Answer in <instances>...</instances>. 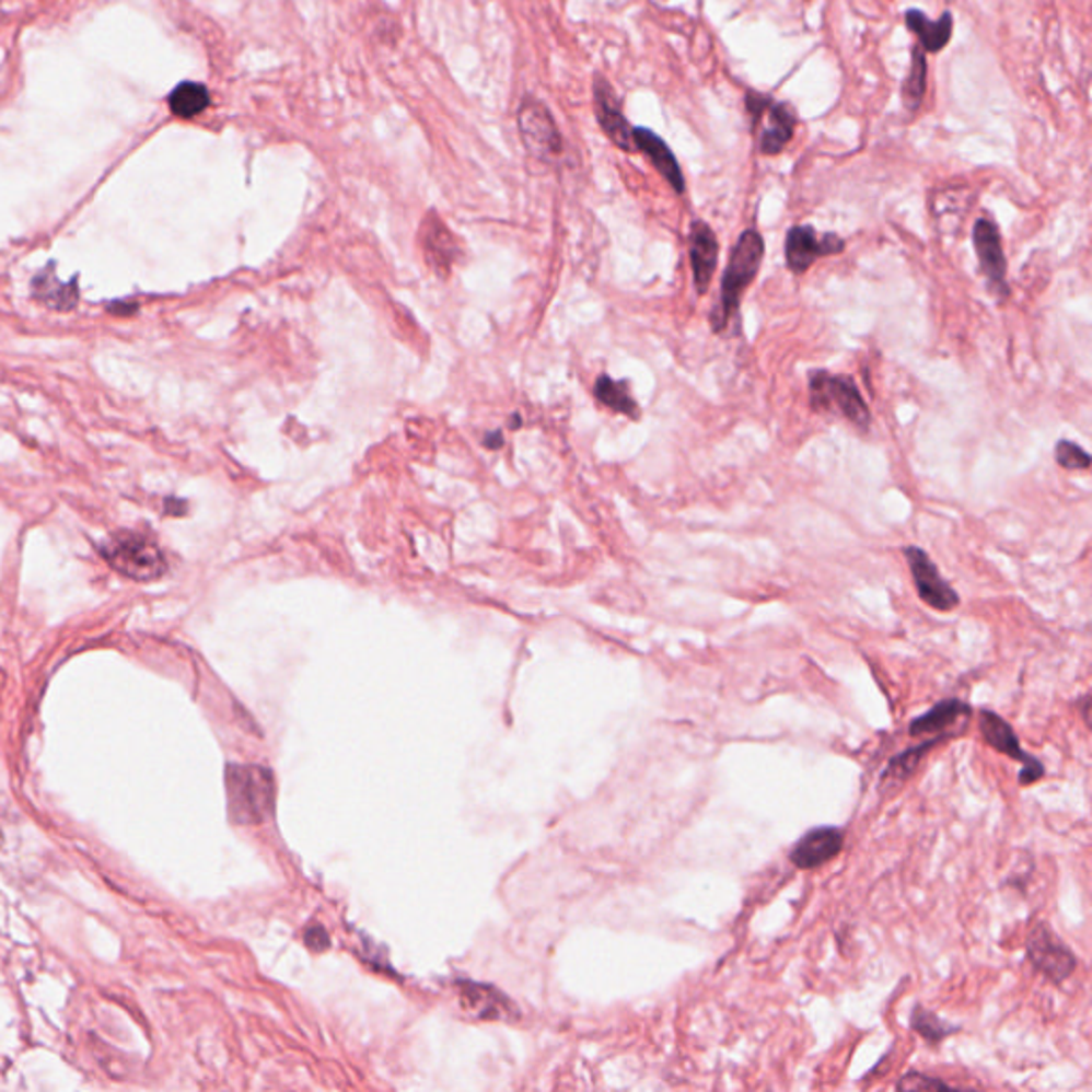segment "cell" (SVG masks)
Here are the masks:
<instances>
[{
    "label": "cell",
    "instance_id": "3",
    "mask_svg": "<svg viewBox=\"0 0 1092 1092\" xmlns=\"http://www.w3.org/2000/svg\"><path fill=\"white\" fill-rule=\"evenodd\" d=\"M107 564L135 581H154L165 574L167 559L159 545L137 532H118L103 548Z\"/></svg>",
    "mask_w": 1092,
    "mask_h": 1092
},
{
    "label": "cell",
    "instance_id": "12",
    "mask_svg": "<svg viewBox=\"0 0 1092 1092\" xmlns=\"http://www.w3.org/2000/svg\"><path fill=\"white\" fill-rule=\"evenodd\" d=\"M593 103H595L597 123H600L602 130L608 135V139L615 146H619L621 150H626V152L636 150L634 148V128L630 127V123L624 116L619 96L615 94V90L611 88V84L606 80H602V78H595Z\"/></svg>",
    "mask_w": 1092,
    "mask_h": 1092
},
{
    "label": "cell",
    "instance_id": "16",
    "mask_svg": "<svg viewBox=\"0 0 1092 1092\" xmlns=\"http://www.w3.org/2000/svg\"><path fill=\"white\" fill-rule=\"evenodd\" d=\"M971 715V707L961 700H945L937 707H932L928 713L920 715L918 719L911 721L909 732L911 736H937V734H954V728L965 725L966 719Z\"/></svg>",
    "mask_w": 1092,
    "mask_h": 1092
},
{
    "label": "cell",
    "instance_id": "1",
    "mask_svg": "<svg viewBox=\"0 0 1092 1092\" xmlns=\"http://www.w3.org/2000/svg\"><path fill=\"white\" fill-rule=\"evenodd\" d=\"M762 258H764L762 235L757 233L756 229L743 231V235L739 237V242L734 244V248L730 253L728 267H725L723 278H721L719 303L715 305L713 314H711V327H713L715 334H723L728 329V325L732 323V318L739 316L741 299H743L745 291L752 287V282L756 280Z\"/></svg>",
    "mask_w": 1092,
    "mask_h": 1092
},
{
    "label": "cell",
    "instance_id": "20",
    "mask_svg": "<svg viewBox=\"0 0 1092 1092\" xmlns=\"http://www.w3.org/2000/svg\"><path fill=\"white\" fill-rule=\"evenodd\" d=\"M422 246L433 267H449L453 263L455 242L449 229L442 224L438 216H429L422 226Z\"/></svg>",
    "mask_w": 1092,
    "mask_h": 1092
},
{
    "label": "cell",
    "instance_id": "26",
    "mask_svg": "<svg viewBox=\"0 0 1092 1092\" xmlns=\"http://www.w3.org/2000/svg\"><path fill=\"white\" fill-rule=\"evenodd\" d=\"M948 1087L945 1082L941 1080H932V1078H926V1076H918V1073H911L907 1076L905 1080L898 1082V1089L901 1091H920V1089H943Z\"/></svg>",
    "mask_w": 1092,
    "mask_h": 1092
},
{
    "label": "cell",
    "instance_id": "7",
    "mask_svg": "<svg viewBox=\"0 0 1092 1092\" xmlns=\"http://www.w3.org/2000/svg\"><path fill=\"white\" fill-rule=\"evenodd\" d=\"M903 555H905L907 564H909V570H911V577H914V583H916L920 600L926 602L930 608L948 613V611H954L961 604L959 593L948 585V581L941 577L939 568L928 557L925 548H920V546H907L903 550Z\"/></svg>",
    "mask_w": 1092,
    "mask_h": 1092
},
{
    "label": "cell",
    "instance_id": "11",
    "mask_svg": "<svg viewBox=\"0 0 1092 1092\" xmlns=\"http://www.w3.org/2000/svg\"><path fill=\"white\" fill-rule=\"evenodd\" d=\"M1026 952H1029V959L1035 968L1042 971L1054 984L1065 981L1078 965L1073 954L1069 952V948L1060 939H1056L1052 934L1050 928H1046L1044 925L1037 926L1031 932L1029 943H1026Z\"/></svg>",
    "mask_w": 1092,
    "mask_h": 1092
},
{
    "label": "cell",
    "instance_id": "4",
    "mask_svg": "<svg viewBox=\"0 0 1092 1092\" xmlns=\"http://www.w3.org/2000/svg\"><path fill=\"white\" fill-rule=\"evenodd\" d=\"M811 388V406L817 413L839 410L847 420H851L862 433L871 427V413L867 402L860 395V388L849 376H837L826 370H817L809 380Z\"/></svg>",
    "mask_w": 1092,
    "mask_h": 1092
},
{
    "label": "cell",
    "instance_id": "19",
    "mask_svg": "<svg viewBox=\"0 0 1092 1092\" xmlns=\"http://www.w3.org/2000/svg\"><path fill=\"white\" fill-rule=\"evenodd\" d=\"M210 107V90L199 82H182L169 94L173 116L190 120Z\"/></svg>",
    "mask_w": 1092,
    "mask_h": 1092
},
{
    "label": "cell",
    "instance_id": "23",
    "mask_svg": "<svg viewBox=\"0 0 1092 1092\" xmlns=\"http://www.w3.org/2000/svg\"><path fill=\"white\" fill-rule=\"evenodd\" d=\"M934 743H937V741H928V743L920 745V747H916V750H909V752H905V754L894 757V759L890 762V768H887V770H885V775H883L882 788H887V786H901L903 781H907V779H909V777L918 770L920 759L925 757L928 750H932V747H934Z\"/></svg>",
    "mask_w": 1092,
    "mask_h": 1092
},
{
    "label": "cell",
    "instance_id": "6",
    "mask_svg": "<svg viewBox=\"0 0 1092 1092\" xmlns=\"http://www.w3.org/2000/svg\"><path fill=\"white\" fill-rule=\"evenodd\" d=\"M516 125L523 146L541 161H553L561 154V135L555 125L545 103L536 98H523L516 114Z\"/></svg>",
    "mask_w": 1092,
    "mask_h": 1092
},
{
    "label": "cell",
    "instance_id": "2",
    "mask_svg": "<svg viewBox=\"0 0 1092 1092\" xmlns=\"http://www.w3.org/2000/svg\"><path fill=\"white\" fill-rule=\"evenodd\" d=\"M229 811L242 824H260L274 809V777L260 766H231L226 772Z\"/></svg>",
    "mask_w": 1092,
    "mask_h": 1092
},
{
    "label": "cell",
    "instance_id": "9",
    "mask_svg": "<svg viewBox=\"0 0 1092 1092\" xmlns=\"http://www.w3.org/2000/svg\"><path fill=\"white\" fill-rule=\"evenodd\" d=\"M845 251V242L835 233L817 235L809 224H799L788 231L786 237V260L792 274H804L817 258L833 256Z\"/></svg>",
    "mask_w": 1092,
    "mask_h": 1092
},
{
    "label": "cell",
    "instance_id": "18",
    "mask_svg": "<svg viewBox=\"0 0 1092 1092\" xmlns=\"http://www.w3.org/2000/svg\"><path fill=\"white\" fill-rule=\"evenodd\" d=\"M33 297L51 307V310H58V312H69L78 305V284L75 282H69L65 284L62 280H58L54 267H47L42 274H37V278L33 280Z\"/></svg>",
    "mask_w": 1092,
    "mask_h": 1092
},
{
    "label": "cell",
    "instance_id": "22",
    "mask_svg": "<svg viewBox=\"0 0 1092 1092\" xmlns=\"http://www.w3.org/2000/svg\"><path fill=\"white\" fill-rule=\"evenodd\" d=\"M926 73H928V69H926L925 49L918 45V47H914V54H911V71L903 84V103L909 112L920 109V105L925 101Z\"/></svg>",
    "mask_w": 1092,
    "mask_h": 1092
},
{
    "label": "cell",
    "instance_id": "25",
    "mask_svg": "<svg viewBox=\"0 0 1092 1092\" xmlns=\"http://www.w3.org/2000/svg\"><path fill=\"white\" fill-rule=\"evenodd\" d=\"M1054 460L1065 469H1089L1091 467L1089 453L1069 440H1060L1054 446Z\"/></svg>",
    "mask_w": 1092,
    "mask_h": 1092
},
{
    "label": "cell",
    "instance_id": "24",
    "mask_svg": "<svg viewBox=\"0 0 1092 1092\" xmlns=\"http://www.w3.org/2000/svg\"><path fill=\"white\" fill-rule=\"evenodd\" d=\"M911 1026H914L916 1033H920L925 1037L928 1044H937V1042H941L945 1035H950L954 1031L952 1026H945V1022H941L934 1013L926 1011L925 1008H918L914 1011Z\"/></svg>",
    "mask_w": 1092,
    "mask_h": 1092
},
{
    "label": "cell",
    "instance_id": "13",
    "mask_svg": "<svg viewBox=\"0 0 1092 1092\" xmlns=\"http://www.w3.org/2000/svg\"><path fill=\"white\" fill-rule=\"evenodd\" d=\"M843 833L835 826L813 828L797 843L790 862L800 871H813L837 858L843 849Z\"/></svg>",
    "mask_w": 1092,
    "mask_h": 1092
},
{
    "label": "cell",
    "instance_id": "10",
    "mask_svg": "<svg viewBox=\"0 0 1092 1092\" xmlns=\"http://www.w3.org/2000/svg\"><path fill=\"white\" fill-rule=\"evenodd\" d=\"M973 244L990 289L999 297H1009L1008 258L997 224L988 218H979L973 226Z\"/></svg>",
    "mask_w": 1092,
    "mask_h": 1092
},
{
    "label": "cell",
    "instance_id": "14",
    "mask_svg": "<svg viewBox=\"0 0 1092 1092\" xmlns=\"http://www.w3.org/2000/svg\"><path fill=\"white\" fill-rule=\"evenodd\" d=\"M719 258V242L705 220H694L689 231V260L694 271L696 293H709Z\"/></svg>",
    "mask_w": 1092,
    "mask_h": 1092
},
{
    "label": "cell",
    "instance_id": "21",
    "mask_svg": "<svg viewBox=\"0 0 1092 1092\" xmlns=\"http://www.w3.org/2000/svg\"><path fill=\"white\" fill-rule=\"evenodd\" d=\"M595 397L608 406L611 410L619 413V415H626L630 419H638V406L634 402V397L630 395V386L628 382H617V380L608 379V376H600L597 382H595Z\"/></svg>",
    "mask_w": 1092,
    "mask_h": 1092
},
{
    "label": "cell",
    "instance_id": "8",
    "mask_svg": "<svg viewBox=\"0 0 1092 1092\" xmlns=\"http://www.w3.org/2000/svg\"><path fill=\"white\" fill-rule=\"evenodd\" d=\"M979 730H981L984 741L992 750H997L999 754L1009 756L1024 766L1022 772H1020V786H1031L1033 781H1037V779L1044 777V764L1039 759L1029 756L1020 747V741H1018L1013 728L1009 725L1003 717H999V715L992 713V711H981Z\"/></svg>",
    "mask_w": 1092,
    "mask_h": 1092
},
{
    "label": "cell",
    "instance_id": "17",
    "mask_svg": "<svg viewBox=\"0 0 1092 1092\" xmlns=\"http://www.w3.org/2000/svg\"><path fill=\"white\" fill-rule=\"evenodd\" d=\"M905 24L909 26L911 33L918 35V39L922 43V49L930 51V54L941 51L952 39L954 20H952L950 11H945L939 20H930L922 11L909 9L905 13Z\"/></svg>",
    "mask_w": 1092,
    "mask_h": 1092
},
{
    "label": "cell",
    "instance_id": "15",
    "mask_svg": "<svg viewBox=\"0 0 1092 1092\" xmlns=\"http://www.w3.org/2000/svg\"><path fill=\"white\" fill-rule=\"evenodd\" d=\"M634 148L640 150L651 165L660 171V175L671 184L674 193L683 195L685 193V177L678 167V161L674 159L673 150L666 146L662 137H658L649 128H634Z\"/></svg>",
    "mask_w": 1092,
    "mask_h": 1092
},
{
    "label": "cell",
    "instance_id": "5",
    "mask_svg": "<svg viewBox=\"0 0 1092 1092\" xmlns=\"http://www.w3.org/2000/svg\"><path fill=\"white\" fill-rule=\"evenodd\" d=\"M747 112L752 128H759V150L766 156H777L792 141L797 130V112L788 103H777L766 94L747 92Z\"/></svg>",
    "mask_w": 1092,
    "mask_h": 1092
}]
</instances>
